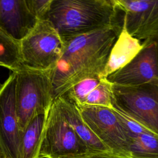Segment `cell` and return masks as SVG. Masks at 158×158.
<instances>
[{
    "instance_id": "obj_11",
    "label": "cell",
    "mask_w": 158,
    "mask_h": 158,
    "mask_svg": "<svg viewBox=\"0 0 158 158\" xmlns=\"http://www.w3.org/2000/svg\"><path fill=\"white\" fill-rule=\"evenodd\" d=\"M38 21L26 0H0V29L15 41L27 36Z\"/></svg>"
},
{
    "instance_id": "obj_21",
    "label": "cell",
    "mask_w": 158,
    "mask_h": 158,
    "mask_svg": "<svg viewBox=\"0 0 158 158\" xmlns=\"http://www.w3.org/2000/svg\"><path fill=\"white\" fill-rule=\"evenodd\" d=\"M62 158H131V157L121 156L114 154L110 151H95V152H88L86 154L80 155V156L65 157Z\"/></svg>"
},
{
    "instance_id": "obj_10",
    "label": "cell",
    "mask_w": 158,
    "mask_h": 158,
    "mask_svg": "<svg viewBox=\"0 0 158 158\" xmlns=\"http://www.w3.org/2000/svg\"><path fill=\"white\" fill-rule=\"evenodd\" d=\"M143 43V48L129 63L106 78L111 84L135 86L158 78V41L154 38Z\"/></svg>"
},
{
    "instance_id": "obj_9",
    "label": "cell",
    "mask_w": 158,
    "mask_h": 158,
    "mask_svg": "<svg viewBox=\"0 0 158 158\" xmlns=\"http://www.w3.org/2000/svg\"><path fill=\"white\" fill-rule=\"evenodd\" d=\"M122 26L139 41L158 37V0H115Z\"/></svg>"
},
{
    "instance_id": "obj_14",
    "label": "cell",
    "mask_w": 158,
    "mask_h": 158,
    "mask_svg": "<svg viewBox=\"0 0 158 158\" xmlns=\"http://www.w3.org/2000/svg\"><path fill=\"white\" fill-rule=\"evenodd\" d=\"M48 114L36 115L23 131L20 158H39L43 132Z\"/></svg>"
},
{
    "instance_id": "obj_1",
    "label": "cell",
    "mask_w": 158,
    "mask_h": 158,
    "mask_svg": "<svg viewBox=\"0 0 158 158\" xmlns=\"http://www.w3.org/2000/svg\"><path fill=\"white\" fill-rule=\"evenodd\" d=\"M122 26V24L62 38V55L50 72L54 100L83 79L91 77L102 79L110 51L121 31Z\"/></svg>"
},
{
    "instance_id": "obj_5",
    "label": "cell",
    "mask_w": 158,
    "mask_h": 158,
    "mask_svg": "<svg viewBox=\"0 0 158 158\" xmlns=\"http://www.w3.org/2000/svg\"><path fill=\"white\" fill-rule=\"evenodd\" d=\"M19 46L22 66L51 71L62 55L64 41L49 20H42L19 42Z\"/></svg>"
},
{
    "instance_id": "obj_13",
    "label": "cell",
    "mask_w": 158,
    "mask_h": 158,
    "mask_svg": "<svg viewBox=\"0 0 158 158\" xmlns=\"http://www.w3.org/2000/svg\"><path fill=\"white\" fill-rule=\"evenodd\" d=\"M54 101L65 120L86 144L89 152L110 151L84 122L74 103L64 96L57 97Z\"/></svg>"
},
{
    "instance_id": "obj_7",
    "label": "cell",
    "mask_w": 158,
    "mask_h": 158,
    "mask_svg": "<svg viewBox=\"0 0 158 158\" xmlns=\"http://www.w3.org/2000/svg\"><path fill=\"white\" fill-rule=\"evenodd\" d=\"M77 107L86 124L110 152L130 157L131 140L112 108L86 105Z\"/></svg>"
},
{
    "instance_id": "obj_3",
    "label": "cell",
    "mask_w": 158,
    "mask_h": 158,
    "mask_svg": "<svg viewBox=\"0 0 158 158\" xmlns=\"http://www.w3.org/2000/svg\"><path fill=\"white\" fill-rule=\"evenodd\" d=\"M51 71L22 67L15 71V102L22 132L37 115L48 114L54 101Z\"/></svg>"
},
{
    "instance_id": "obj_12",
    "label": "cell",
    "mask_w": 158,
    "mask_h": 158,
    "mask_svg": "<svg viewBox=\"0 0 158 158\" xmlns=\"http://www.w3.org/2000/svg\"><path fill=\"white\" fill-rule=\"evenodd\" d=\"M143 43L131 36L122 26L121 31L114 44L104 69L102 79L117 71L129 63L141 51Z\"/></svg>"
},
{
    "instance_id": "obj_19",
    "label": "cell",
    "mask_w": 158,
    "mask_h": 158,
    "mask_svg": "<svg viewBox=\"0 0 158 158\" xmlns=\"http://www.w3.org/2000/svg\"><path fill=\"white\" fill-rule=\"evenodd\" d=\"M112 108L115 112V114L117 115L121 125L124 128L131 141L139 134L148 131L121 111L114 107Z\"/></svg>"
},
{
    "instance_id": "obj_18",
    "label": "cell",
    "mask_w": 158,
    "mask_h": 158,
    "mask_svg": "<svg viewBox=\"0 0 158 158\" xmlns=\"http://www.w3.org/2000/svg\"><path fill=\"white\" fill-rule=\"evenodd\" d=\"M112 84L106 78L102 79L99 84L87 96L82 105L112 108Z\"/></svg>"
},
{
    "instance_id": "obj_24",
    "label": "cell",
    "mask_w": 158,
    "mask_h": 158,
    "mask_svg": "<svg viewBox=\"0 0 158 158\" xmlns=\"http://www.w3.org/2000/svg\"><path fill=\"white\" fill-rule=\"evenodd\" d=\"M0 67H1V65H0Z\"/></svg>"
},
{
    "instance_id": "obj_4",
    "label": "cell",
    "mask_w": 158,
    "mask_h": 158,
    "mask_svg": "<svg viewBox=\"0 0 158 158\" xmlns=\"http://www.w3.org/2000/svg\"><path fill=\"white\" fill-rule=\"evenodd\" d=\"M112 107L158 135V78L135 86L112 84Z\"/></svg>"
},
{
    "instance_id": "obj_15",
    "label": "cell",
    "mask_w": 158,
    "mask_h": 158,
    "mask_svg": "<svg viewBox=\"0 0 158 158\" xmlns=\"http://www.w3.org/2000/svg\"><path fill=\"white\" fill-rule=\"evenodd\" d=\"M131 158H158V135L145 131L132 139L130 146Z\"/></svg>"
},
{
    "instance_id": "obj_2",
    "label": "cell",
    "mask_w": 158,
    "mask_h": 158,
    "mask_svg": "<svg viewBox=\"0 0 158 158\" xmlns=\"http://www.w3.org/2000/svg\"><path fill=\"white\" fill-rule=\"evenodd\" d=\"M115 0H52L47 15L62 38L122 24Z\"/></svg>"
},
{
    "instance_id": "obj_23",
    "label": "cell",
    "mask_w": 158,
    "mask_h": 158,
    "mask_svg": "<svg viewBox=\"0 0 158 158\" xmlns=\"http://www.w3.org/2000/svg\"><path fill=\"white\" fill-rule=\"evenodd\" d=\"M156 39H157V41H158V37H157V38H156Z\"/></svg>"
},
{
    "instance_id": "obj_16",
    "label": "cell",
    "mask_w": 158,
    "mask_h": 158,
    "mask_svg": "<svg viewBox=\"0 0 158 158\" xmlns=\"http://www.w3.org/2000/svg\"><path fill=\"white\" fill-rule=\"evenodd\" d=\"M0 65L12 72L22 66L19 43L15 41L0 29Z\"/></svg>"
},
{
    "instance_id": "obj_22",
    "label": "cell",
    "mask_w": 158,
    "mask_h": 158,
    "mask_svg": "<svg viewBox=\"0 0 158 158\" xmlns=\"http://www.w3.org/2000/svg\"><path fill=\"white\" fill-rule=\"evenodd\" d=\"M0 158H4V156H3V154H2V152L1 147H0Z\"/></svg>"
},
{
    "instance_id": "obj_20",
    "label": "cell",
    "mask_w": 158,
    "mask_h": 158,
    "mask_svg": "<svg viewBox=\"0 0 158 158\" xmlns=\"http://www.w3.org/2000/svg\"><path fill=\"white\" fill-rule=\"evenodd\" d=\"M52 0H26L31 12L39 20H46Z\"/></svg>"
},
{
    "instance_id": "obj_8",
    "label": "cell",
    "mask_w": 158,
    "mask_h": 158,
    "mask_svg": "<svg viewBox=\"0 0 158 158\" xmlns=\"http://www.w3.org/2000/svg\"><path fill=\"white\" fill-rule=\"evenodd\" d=\"M15 72L0 83V147L4 158H20L22 132L15 102Z\"/></svg>"
},
{
    "instance_id": "obj_17",
    "label": "cell",
    "mask_w": 158,
    "mask_h": 158,
    "mask_svg": "<svg viewBox=\"0 0 158 158\" xmlns=\"http://www.w3.org/2000/svg\"><path fill=\"white\" fill-rule=\"evenodd\" d=\"M101 80L98 77L83 79L73 85L62 96L67 98L76 106L82 105L87 96L99 84Z\"/></svg>"
},
{
    "instance_id": "obj_6",
    "label": "cell",
    "mask_w": 158,
    "mask_h": 158,
    "mask_svg": "<svg viewBox=\"0 0 158 158\" xmlns=\"http://www.w3.org/2000/svg\"><path fill=\"white\" fill-rule=\"evenodd\" d=\"M88 152L87 146L65 120L54 100L44 124L39 158H62Z\"/></svg>"
}]
</instances>
